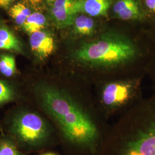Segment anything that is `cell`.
Wrapping results in <instances>:
<instances>
[{
	"label": "cell",
	"mask_w": 155,
	"mask_h": 155,
	"mask_svg": "<svg viewBox=\"0 0 155 155\" xmlns=\"http://www.w3.org/2000/svg\"><path fill=\"white\" fill-rule=\"evenodd\" d=\"M111 2V0H75L72 11L76 15L84 13L92 17L105 16Z\"/></svg>",
	"instance_id": "ba28073f"
},
{
	"label": "cell",
	"mask_w": 155,
	"mask_h": 155,
	"mask_svg": "<svg viewBox=\"0 0 155 155\" xmlns=\"http://www.w3.org/2000/svg\"><path fill=\"white\" fill-rule=\"evenodd\" d=\"M0 7L4 8H6L8 7V5H7L5 0H0Z\"/></svg>",
	"instance_id": "ac0fdd59"
},
{
	"label": "cell",
	"mask_w": 155,
	"mask_h": 155,
	"mask_svg": "<svg viewBox=\"0 0 155 155\" xmlns=\"http://www.w3.org/2000/svg\"><path fill=\"white\" fill-rule=\"evenodd\" d=\"M75 0H57L51 10V16L58 28H66L73 24L75 17L72 11Z\"/></svg>",
	"instance_id": "52a82bcc"
},
{
	"label": "cell",
	"mask_w": 155,
	"mask_h": 155,
	"mask_svg": "<svg viewBox=\"0 0 155 155\" xmlns=\"http://www.w3.org/2000/svg\"><path fill=\"white\" fill-rule=\"evenodd\" d=\"M75 33L81 36H91L95 31L94 20L85 15H79L75 17L74 23Z\"/></svg>",
	"instance_id": "8fae6325"
},
{
	"label": "cell",
	"mask_w": 155,
	"mask_h": 155,
	"mask_svg": "<svg viewBox=\"0 0 155 155\" xmlns=\"http://www.w3.org/2000/svg\"><path fill=\"white\" fill-rule=\"evenodd\" d=\"M142 83V77L135 76L107 81L94 86L96 104L106 120L121 116L143 98Z\"/></svg>",
	"instance_id": "277c9868"
},
{
	"label": "cell",
	"mask_w": 155,
	"mask_h": 155,
	"mask_svg": "<svg viewBox=\"0 0 155 155\" xmlns=\"http://www.w3.org/2000/svg\"><path fill=\"white\" fill-rule=\"evenodd\" d=\"M28 1L33 4H37L40 2V0H28Z\"/></svg>",
	"instance_id": "d6986e66"
},
{
	"label": "cell",
	"mask_w": 155,
	"mask_h": 155,
	"mask_svg": "<svg viewBox=\"0 0 155 155\" xmlns=\"http://www.w3.org/2000/svg\"><path fill=\"white\" fill-rule=\"evenodd\" d=\"M5 1H6L7 5L9 6L11 5V4L12 2V1H13V0H5Z\"/></svg>",
	"instance_id": "ffe728a7"
},
{
	"label": "cell",
	"mask_w": 155,
	"mask_h": 155,
	"mask_svg": "<svg viewBox=\"0 0 155 155\" xmlns=\"http://www.w3.org/2000/svg\"><path fill=\"white\" fill-rule=\"evenodd\" d=\"M145 4L150 10L155 12V0H145Z\"/></svg>",
	"instance_id": "e0dca14e"
},
{
	"label": "cell",
	"mask_w": 155,
	"mask_h": 155,
	"mask_svg": "<svg viewBox=\"0 0 155 155\" xmlns=\"http://www.w3.org/2000/svg\"><path fill=\"white\" fill-rule=\"evenodd\" d=\"M0 155H22L16 146L9 140L0 141Z\"/></svg>",
	"instance_id": "2e32d148"
},
{
	"label": "cell",
	"mask_w": 155,
	"mask_h": 155,
	"mask_svg": "<svg viewBox=\"0 0 155 155\" xmlns=\"http://www.w3.org/2000/svg\"><path fill=\"white\" fill-rule=\"evenodd\" d=\"M48 1H52V2H55V1H57V0H48Z\"/></svg>",
	"instance_id": "7402d4cb"
},
{
	"label": "cell",
	"mask_w": 155,
	"mask_h": 155,
	"mask_svg": "<svg viewBox=\"0 0 155 155\" xmlns=\"http://www.w3.org/2000/svg\"><path fill=\"white\" fill-rule=\"evenodd\" d=\"M0 50L22 53V45L11 30L6 26L0 27Z\"/></svg>",
	"instance_id": "30bf717a"
},
{
	"label": "cell",
	"mask_w": 155,
	"mask_h": 155,
	"mask_svg": "<svg viewBox=\"0 0 155 155\" xmlns=\"http://www.w3.org/2000/svg\"><path fill=\"white\" fill-rule=\"evenodd\" d=\"M29 43L33 54L40 60L49 58L55 50L54 38L50 33L42 30L30 35Z\"/></svg>",
	"instance_id": "8992f818"
},
{
	"label": "cell",
	"mask_w": 155,
	"mask_h": 155,
	"mask_svg": "<svg viewBox=\"0 0 155 155\" xmlns=\"http://www.w3.org/2000/svg\"><path fill=\"white\" fill-rule=\"evenodd\" d=\"M96 155H155V91L108 127Z\"/></svg>",
	"instance_id": "7a4b0ae2"
},
{
	"label": "cell",
	"mask_w": 155,
	"mask_h": 155,
	"mask_svg": "<svg viewBox=\"0 0 155 155\" xmlns=\"http://www.w3.org/2000/svg\"><path fill=\"white\" fill-rule=\"evenodd\" d=\"M113 9L116 16L123 20H136L141 16V9L136 0H118Z\"/></svg>",
	"instance_id": "9c48e42d"
},
{
	"label": "cell",
	"mask_w": 155,
	"mask_h": 155,
	"mask_svg": "<svg viewBox=\"0 0 155 155\" xmlns=\"http://www.w3.org/2000/svg\"><path fill=\"white\" fill-rule=\"evenodd\" d=\"M16 93L11 85L0 80V105L9 102L15 99Z\"/></svg>",
	"instance_id": "9a60e30c"
},
{
	"label": "cell",
	"mask_w": 155,
	"mask_h": 155,
	"mask_svg": "<svg viewBox=\"0 0 155 155\" xmlns=\"http://www.w3.org/2000/svg\"><path fill=\"white\" fill-rule=\"evenodd\" d=\"M9 14L17 25L22 26L28 17L31 15V12L26 6L21 3H17L10 9Z\"/></svg>",
	"instance_id": "4fadbf2b"
},
{
	"label": "cell",
	"mask_w": 155,
	"mask_h": 155,
	"mask_svg": "<svg viewBox=\"0 0 155 155\" xmlns=\"http://www.w3.org/2000/svg\"><path fill=\"white\" fill-rule=\"evenodd\" d=\"M45 17L39 12L31 13L22 25L23 29L30 35L41 31L46 24Z\"/></svg>",
	"instance_id": "7c38bea8"
},
{
	"label": "cell",
	"mask_w": 155,
	"mask_h": 155,
	"mask_svg": "<svg viewBox=\"0 0 155 155\" xmlns=\"http://www.w3.org/2000/svg\"><path fill=\"white\" fill-rule=\"evenodd\" d=\"M153 84H154V86H155V81H154V82H153Z\"/></svg>",
	"instance_id": "603a6c76"
},
{
	"label": "cell",
	"mask_w": 155,
	"mask_h": 155,
	"mask_svg": "<svg viewBox=\"0 0 155 155\" xmlns=\"http://www.w3.org/2000/svg\"><path fill=\"white\" fill-rule=\"evenodd\" d=\"M91 87L82 82L73 91L43 82L35 89L42 109L55 123L73 155H96L108 127Z\"/></svg>",
	"instance_id": "6da1fadb"
},
{
	"label": "cell",
	"mask_w": 155,
	"mask_h": 155,
	"mask_svg": "<svg viewBox=\"0 0 155 155\" xmlns=\"http://www.w3.org/2000/svg\"><path fill=\"white\" fill-rule=\"evenodd\" d=\"M140 55L137 46L120 34L106 33L84 42L71 52V58L85 70L107 74L132 64Z\"/></svg>",
	"instance_id": "3957f363"
},
{
	"label": "cell",
	"mask_w": 155,
	"mask_h": 155,
	"mask_svg": "<svg viewBox=\"0 0 155 155\" xmlns=\"http://www.w3.org/2000/svg\"><path fill=\"white\" fill-rule=\"evenodd\" d=\"M11 131L20 143L32 148L46 145L52 136L48 122L38 114L30 111L21 112L14 117Z\"/></svg>",
	"instance_id": "5b68a950"
},
{
	"label": "cell",
	"mask_w": 155,
	"mask_h": 155,
	"mask_svg": "<svg viewBox=\"0 0 155 155\" xmlns=\"http://www.w3.org/2000/svg\"><path fill=\"white\" fill-rule=\"evenodd\" d=\"M58 155L57 154H56L55 153H52V152H47V153H44L43 155Z\"/></svg>",
	"instance_id": "44dd1931"
},
{
	"label": "cell",
	"mask_w": 155,
	"mask_h": 155,
	"mask_svg": "<svg viewBox=\"0 0 155 155\" xmlns=\"http://www.w3.org/2000/svg\"><path fill=\"white\" fill-rule=\"evenodd\" d=\"M0 72L6 77H12L16 73V61L13 56L6 54L1 55Z\"/></svg>",
	"instance_id": "5bb4252c"
}]
</instances>
